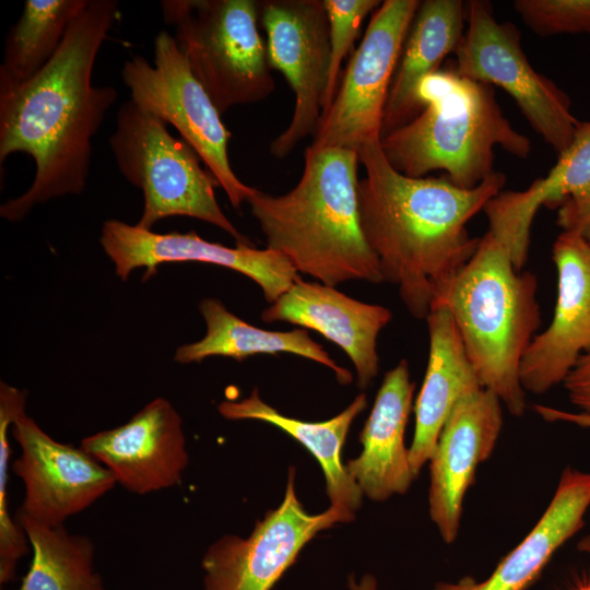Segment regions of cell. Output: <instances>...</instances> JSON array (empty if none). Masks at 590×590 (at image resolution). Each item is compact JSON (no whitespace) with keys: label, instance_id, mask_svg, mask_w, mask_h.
<instances>
[{"label":"cell","instance_id":"obj_1","mask_svg":"<svg viewBox=\"0 0 590 590\" xmlns=\"http://www.w3.org/2000/svg\"><path fill=\"white\" fill-rule=\"evenodd\" d=\"M119 16L115 0H90L72 21L48 63L25 82L0 81V165L13 153L30 155L34 180L21 196L0 208L12 222L32 208L86 186L92 139L116 103L113 86H94L93 69Z\"/></svg>","mask_w":590,"mask_h":590},{"label":"cell","instance_id":"obj_2","mask_svg":"<svg viewBox=\"0 0 590 590\" xmlns=\"http://www.w3.org/2000/svg\"><path fill=\"white\" fill-rule=\"evenodd\" d=\"M366 176L358 182V211L364 237L384 282L397 286L408 311L426 319L441 285L476 250L467 223L496 194L506 176L494 172L472 189L444 177H409L386 158L380 139L358 151Z\"/></svg>","mask_w":590,"mask_h":590},{"label":"cell","instance_id":"obj_3","mask_svg":"<svg viewBox=\"0 0 590 590\" xmlns=\"http://www.w3.org/2000/svg\"><path fill=\"white\" fill-rule=\"evenodd\" d=\"M358 163V152L350 149L308 146L291 191L272 196L255 188L246 201L267 248L332 287L352 280L384 282L361 226Z\"/></svg>","mask_w":590,"mask_h":590},{"label":"cell","instance_id":"obj_4","mask_svg":"<svg viewBox=\"0 0 590 590\" xmlns=\"http://www.w3.org/2000/svg\"><path fill=\"white\" fill-rule=\"evenodd\" d=\"M536 290V276L517 271L508 249L487 231L432 304L450 311L482 387L518 417L527 409L520 364L541 323Z\"/></svg>","mask_w":590,"mask_h":590},{"label":"cell","instance_id":"obj_5","mask_svg":"<svg viewBox=\"0 0 590 590\" xmlns=\"http://www.w3.org/2000/svg\"><path fill=\"white\" fill-rule=\"evenodd\" d=\"M417 99L422 111L380 139L390 165L405 176L444 170L458 187L472 189L495 172V146L518 158L532 151L504 116L492 85L438 70L422 80Z\"/></svg>","mask_w":590,"mask_h":590},{"label":"cell","instance_id":"obj_6","mask_svg":"<svg viewBox=\"0 0 590 590\" xmlns=\"http://www.w3.org/2000/svg\"><path fill=\"white\" fill-rule=\"evenodd\" d=\"M109 146L119 172L143 193L139 227L152 229L163 219L189 216L217 226L236 244H250L221 210L215 177L201 166L193 148L173 137L157 116L131 99L125 102Z\"/></svg>","mask_w":590,"mask_h":590},{"label":"cell","instance_id":"obj_7","mask_svg":"<svg viewBox=\"0 0 590 590\" xmlns=\"http://www.w3.org/2000/svg\"><path fill=\"white\" fill-rule=\"evenodd\" d=\"M163 20L217 111L258 103L274 90L258 30L259 1L164 0Z\"/></svg>","mask_w":590,"mask_h":590},{"label":"cell","instance_id":"obj_8","mask_svg":"<svg viewBox=\"0 0 590 590\" xmlns=\"http://www.w3.org/2000/svg\"><path fill=\"white\" fill-rule=\"evenodd\" d=\"M121 78L130 99L175 127L238 210L255 188L235 175L227 154L231 132L175 37L161 31L154 39L153 63L140 55L132 56L125 62Z\"/></svg>","mask_w":590,"mask_h":590},{"label":"cell","instance_id":"obj_9","mask_svg":"<svg viewBox=\"0 0 590 590\" xmlns=\"http://www.w3.org/2000/svg\"><path fill=\"white\" fill-rule=\"evenodd\" d=\"M467 26L458 45L459 74L506 91L531 128L560 155L570 145L579 120L571 113L569 96L529 62L520 33L510 22H499L492 4L465 2Z\"/></svg>","mask_w":590,"mask_h":590},{"label":"cell","instance_id":"obj_10","mask_svg":"<svg viewBox=\"0 0 590 590\" xmlns=\"http://www.w3.org/2000/svg\"><path fill=\"white\" fill-rule=\"evenodd\" d=\"M420 4L418 0H385L374 11L310 148L358 152L365 142L381 139L392 79Z\"/></svg>","mask_w":590,"mask_h":590},{"label":"cell","instance_id":"obj_11","mask_svg":"<svg viewBox=\"0 0 590 590\" xmlns=\"http://www.w3.org/2000/svg\"><path fill=\"white\" fill-rule=\"evenodd\" d=\"M353 519L351 510L333 505L321 514L307 512L296 495L295 470L290 469L283 502L248 538L225 535L206 550L203 590H272L318 532Z\"/></svg>","mask_w":590,"mask_h":590},{"label":"cell","instance_id":"obj_12","mask_svg":"<svg viewBox=\"0 0 590 590\" xmlns=\"http://www.w3.org/2000/svg\"><path fill=\"white\" fill-rule=\"evenodd\" d=\"M259 16L267 33L270 67L290 84L295 105L287 128L270 152L290 155L300 141L316 133L330 68V35L323 0L259 1Z\"/></svg>","mask_w":590,"mask_h":590},{"label":"cell","instance_id":"obj_13","mask_svg":"<svg viewBox=\"0 0 590 590\" xmlns=\"http://www.w3.org/2000/svg\"><path fill=\"white\" fill-rule=\"evenodd\" d=\"M11 434L21 449L12 471L25 488L16 514L46 526H62L117 484L93 456L55 440L25 412L14 421Z\"/></svg>","mask_w":590,"mask_h":590},{"label":"cell","instance_id":"obj_14","mask_svg":"<svg viewBox=\"0 0 590 590\" xmlns=\"http://www.w3.org/2000/svg\"><path fill=\"white\" fill-rule=\"evenodd\" d=\"M99 243L123 281L140 268L145 279L161 263L197 261L235 270L255 281L266 300L273 304L299 278L298 272L281 253L256 249L250 244L227 247L200 237L196 232L158 234L119 220L106 221Z\"/></svg>","mask_w":590,"mask_h":590},{"label":"cell","instance_id":"obj_15","mask_svg":"<svg viewBox=\"0 0 590 590\" xmlns=\"http://www.w3.org/2000/svg\"><path fill=\"white\" fill-rule=\"evenodd\" d=\"M552 258L557 271L553 319L533 338L520 364L521 386L533 394L563 384L590 351V247L579 233L563 229Z\"/></svg>","mask_w":590,"mask_h":590},{"label":"cell","instance_id":"obj_16","mask_svg":"<svg viewBox=\"0 0 590 590\" xmlns=\"http://www.w3.org/2000/svg\"><path fill=\"white\" fill-rule=\"evenodd\" d=\"M499 398L487 389L463 397L452 409L429 459V516L442 541L458 536L467 491L486 461L503 427Z\"/></svg>","mask_w":590,"mask_h":590},{"label":"cell","instance_id":"obj_17","mask_svg":"<svg viewBox=\"0 0 590 590\" xmlns=\"http://www.w3.org/2000/svg\"><path fill=\"white\" fill-rule=\"evenodd\" d=\"M80 447L138 495L177 485L188 464L181 418L164 398L150 401L127 423L83 438Z\"/></svg>","mask_w":590,"mask_h":590},{"label":"cell","instance_id":"obj_18","mask_svg":"<svg viewBox=\"0 0 590 590\" xmlns=\"http://www.w3.org/2000/svg\"><path fill=\"white\" fill-rule=\"evenodd\" d=\"M264 322L311 329L340 346L352 361L361 389L377 376V338L391 321L389 308L354 299L332 286L298 279L261 314Z\"/></svg>","mask_w":590,"mask_h":590},{"label":"cell","instance_id":"obj_19","mask_svg":"<svg viewBox=\"0 0 590 590\" xmlns=\"http://www.w3.org/2000/svg\"><path fill=\"white\" fill-rule=\"evenodd\" d=\"M414 389L409 363L401 359L386 373L377 392L359 434L361 455L345 465L369 499L382 502L396 494H404L415 479L404 444Z\"/></svg>","mask_w":590,"mask_h":590},{"label":"cell","instance_id":"obj_20","mask_svg":"<svg viewBox=\"0 0 590 590\" xmlns=\"http://www.w3.org/2000/svg\"><path fill=\"white\" fill-rule=\"evenodd\" d=\"M425 320L429 337L428 363L414 406L415 428L409 448L415 477L429 461L455 405L483 388L450 311L444 306H433Z\"/></svg>","mask_w":590,"mask_h":590},{"label":"cell","instance_id":"obj_21","mask_svg":"<svg viewBox=\"0 0 590 590\" xmlns=\"http://www.w3.org/2000/svg\"><path fill=\"white\" fill-rule=\"evenodd\" d=\"M590 507V472L567 467L535 527L482 581L467 576L438 582L433 590H527L555 552L585 524Z\"/></svg>","mask_w":590,"mask_h":590},{"label":"cell","instance_id":"obj_22","mask_svg":"<svg viewBox=\"0 0 590 590\" xmlns=\"http://www.w3.org/2000/svg\"><path fill=\"white\" fill-rule=\"evenodd\" d=\"M467 26V7L461 0L421 1L405 38L386 103L381 138L404 126L421 111L417 88L455 54Z\"/></svg>","mask_w":590,"mask_h":590},{"label":"cell","instance_id":"obj_23","mask_svg":"<svg viewBox=\"0 0 590 590\" xmlns=\"http://www.w3.org/2000/svg\"><path fill=\"white\" fill-rule=\"evenodd\" d=\"M359 393L340 414L324 422H305L281 414L267 404L257 389L239 401H222L217 410L227 420H257L269 423L299 441L319 462L324 473L331 505L351 510L359 508L363 492L347 472L341 450L355 417L366 408Z\"/></svg>","mask_w":590,"mask_h":590},{"label":"cell","instance_id":"obj_24","mask_svg":"<svg viewBox=\"0 0 590 590\" xmlns=\"http://www.w3.org/2000/svg\"><path fill=\"white\" fill-rule=\"evenodd\" d=\"M199 310L206 326L205 335L197 342L179 346L174 356L177 363H199L211 356L231 357L240 362L259 354L292 353L332 369L342 385L352 381V374L340 367L309 337L306 329L279 332L257 328L228 311L216 298L201 300Z\"/></svg>","mask_w":590,"mask_h":590},{"label":"cell","instance_id":"obj_25","mask_svg":"<svg viewBox=\"0 0 590 590\" xmlns=\"http://www.w3.org/2000/svg\"><path fill=\"white\" fill-rule=\"evenodd\" d=\"M15 521L33 553L19 590H104L94 569L95 546L91 539L69 533L63 524L50 527L20 514Z\"/></svg>","mask_w":590,"mask_h":590},{"label":"cell","instance_id":"obj_26","mask_svg":"<svg viewBox=\"0 0 590 590\" xmlns=\"http://www.w3.org/2000/svg\"><path fill=\"white\" fill-rule=\"evenodd\" d=\"M90 0H26L11 28L0 81L21 83L37 74L57 52L74 19Z\"/></svg>","mask_w":590,"mask_h":590},{"label":"cell","instance_id":"obj_27","mask_svg":"<svg viewBox=\"0 0 590 590\" xmlns=\"http://www.w3.org/2000/svg\"><path fill=\"white\" fill-rule=\"evenodd\" d=\"M26 391L0 384V583L15 579L17 562L30 551V542L21 526L11 517L8 504L10 467L9 432L16 417L24 413Z\"/></svg>","mask_w":590,"mask_h":590},{"label":"cell","instance_id":"obj_28","mask_svg":"<svg viewBox=\"0 0 590 590\" xmlns=\"http://www.w3.org/2000/svg\"><path fill=\"white\" fill-rule=\"evenodd\" d=\"M590 193V121H579L570 145L558 155L546 177L538 178L521 191L527 210L559 208L568 198Z\"/></svg>","mask_w":590,"mask_h":590},{"label":"cell","instance_id":"obj_29","mask_svg":"<svg viewBox=\"0 0 590 590\" xmlns=\"http://www.w3.org/2000/svg\"><path fill=\"white\" fill-rule=\"evenodd\" d=\"M380 4L379 0H323L329 23L330 68L322 114L335 96L342 61L352 49L363 20Z\"/></svg>","mask_w":590,"mask_h":590},{"label":"cell","instance_id":"obj_30","mask_svg":"<svg viewBox=\"0 0 590 590\" xmlns=\"http://www.w3.org/2000/svg\"><path fill=\"white\" fill-rule=\"evenodd\" d=\"M512 7L539 36L590 34V0H516Z\"/></svg>","mask_w":590,"mask_h":590},{"label":"cell","instance_id":"obj_31","mask_svg":"<svg viewBox=\"0 0 590 590\" xmlns=\"http://www.w3.org/2000/svg\"><path fill=\"white\" fill-rule=\"evenodd\" d=\"M556 223L562 229L579 233L590 247V193L568 198L558 208Z\"/></svg>","mask_w":590,"mask_h":590},{"label":"cell","instance_id":"obj_32","mask_svg":"<svg viewBox=\"0 0 590 590\" xmlns=\"http://www.w3.org/2000/svg\"><path fill=\"white\" fill-rule=\"evenodd\" d=\"M563 385L570 402L590 415V351L580 356Z\"/></svg>","mask_w":590,"mask_h":590},{"label":"cell","instance_id":"obj_33","mask_svg":"<svg viewBox=\"0 0 590 590\" xmlns=\"http://www.w3.org/2000/svg\"><path fill=\"white\" fill-rule=\"evenodd\" d=\"M534 411L548 422H567L590 428V415L582 412H567L551 406L535 404Z\"/></svg>","mask_w":590,"mask_h":590},{"label":"cell","instance_id":"obj_34","mask_svg":"<svg viewBox=\"0 0 590 590\" xmlns=\"http://www.w3.org/2000/svg\"><path fill=\"white\" fill-rule=\"evenodd\" d=\"M347 585L350 590H378L377 580L371 575H364L358 581L350 577Z\"/></svg>","mask_w":590,"mask_h":590},{"label":"cell","instance_id":"obj_35","mask_svg":"<svg viewBox=\"0 0 590 590\" xmlns=\"http://www.w3.org/2000/svg\"><path fill=\"white\" fill-rule=\"evenodd\" d=\"M577 548L579 552L590 557V534H587L586 536L579 540L577 544Z\"/></svg>","mask_w":590,"mask_h":590},{"label":"cell","instance_id":"obj_36","mask_svg":"<svg viewBox=\"0 0 590 590\" xmlns=\"http://www.w3.org/2000/svg\"><path fill=\"white\" fill-rule=\"evenodd\" d=\"M571 590H590V578H586Z\"/></svg>","mask_w":590,"mask_h":590}]
</instances>
